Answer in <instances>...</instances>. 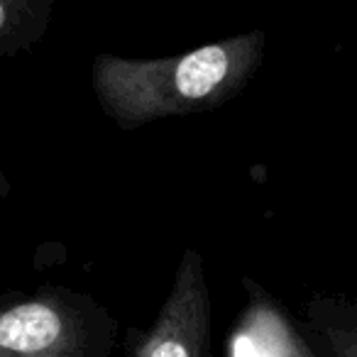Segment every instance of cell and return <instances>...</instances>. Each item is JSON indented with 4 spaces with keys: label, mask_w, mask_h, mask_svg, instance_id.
<instances>
[{
    "label": "cell",
    "mask_w": 357,
    "mask_h": 357,
    "mask_svg": "<svg viewBox=\"0 0 357 357\" xmlns=\"http://www.w3.org/2000/svg\"><path fill=\"white\" fill-rule=\"evenodd\" d=\"M264 47L267 35L252 30L172 56L98 54L91 86L108 120L120 130H137L230 103L259 71Z\"/></svg>",
    "instance_id": "obj_1"
},
{
    "label": "cell",
    "mask_w": 357,
    "mask_h": 357,
    "mask_svg": "<svg viewBox=\"0 0 357 357\" xmlns=\"http://www.w3.org/2000/svg\"><path fill=\"white\" fill-rule=\"evenodd\" d=\"M98 318L89 298L64 289L3 301L0 357H86Z\"/></svg>",
    "instance_id": "obj_2"
},
{
    "label": "cell",
    "mask_w": 357,
    "mask_h": 357,
    "mask_svg": "<svg viewBox=\"0 0 357 357\" xmlns=\"http://www.w3.org/2000/svg\"><path fill=\"white\" fill-rule=\"evenodd\" d=\"M208 337L211 291L204 257L196 248H186L152 328L137 335L132 357H206Z\"/></svg>",
    "instance_id": "obj_3"
},
{
    "label": "cell",
    "mask_w": 357,
    "mask_h": 357,
    "mask_svg": "<svg viewBox=\"0 0 357 357\" xmlns=\"http://www.w3.org/2000/svg\"><path fill=\"white\" fill-rule=\"evenodd\" d=\"M248 306L228 335V357H321L274 298L245 282Z\"/></svg>",
    "instance_id": "obj_4"
},
{
    "label": "cell",
    "mask_w": 357,
    "mask_h": 357,
    "mask_svg": "<svg viewBox=\"0 0 357 357\" xmlns=\"http://www.w3.org/2000/svg\"><path fill=\"white\" fill-rule=\"evenodd\" d=\"M306 335L321 357H357V303L313 296L306 306Z\"/></svg>",
    "instance_id": "obj_5"
},
{
    "label": "cell",
    "mask_w": 357,
    "mask_h": 357,
    "mask_svg": "<svg viewBox=\"0 0 357 357\" xmlns=\"http://www.w3.org/2000/svg\"><path fill=\"white\" fill-rule=\"evenodd\" d=\"M54 0H0V56L30 50L45 37Z\"/></svg>",
    "instance_id": "obj_6"
},
{
    "label": "cell",
    "mask_w": 357,
    "mask_h": 357,
    "mask_svg": "<svg viewBox=\"0 0 357 357\" xmlns=\"http://www.w3.org/2000/svg\"><path fill=\"white\" fill-rule=\"evenodd\" d=\"M10 191H13V184H10V181H8L6 172L0 169V201H6L8 196H10Z\"/></svg>",
    "instance_id": "obj_7"
}]
</instances>
